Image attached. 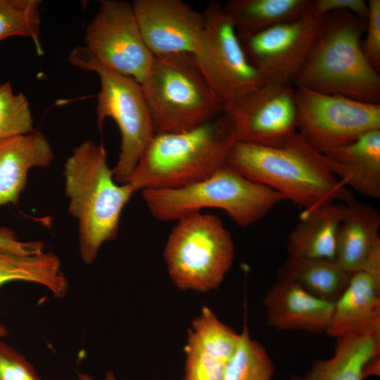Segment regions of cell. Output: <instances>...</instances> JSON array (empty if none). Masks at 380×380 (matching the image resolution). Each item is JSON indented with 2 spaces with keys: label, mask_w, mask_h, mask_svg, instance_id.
Returning <instances> with one entry per match:
<instances>
[{
  "label": "cell",
  "mask_w": 380,
  "mask_h": 380,
  "mask_svg": "<svg viewBox=\"0 0 380 380\" xmlns=\"http://www.w3.org/2000/svg\"><path fill=\"white\" fill-rule=\"evenodd\" d=\"M227 163L304 210L327 203L353 200L352 191L329 170L323 154L298 132L279 147L235 141Z\"/></svg>",
  "instance_id": "cell-1"
},
{
  "label": "cell",
  "mask_w": 380,
  "mask_h": 380,
  "mask_svg": "<svg viewBox=\"0 0 380 380\" xmlns=\"http://www.w3.org/2000/svg\"><path fill=\"white\" fill-rule=\"evenodd\" d=\"M63 175L68 211L79 222L80 258L90 265L103 243L117 237L121 213L135 191L115 181L103 144L89 139L74 148Z\"/></svg>",
  "instance_id": "cell-2"
},
{
  "label": "cell",
  "mask_w": 380,
  "mask_h": 380,
  "mask_svg": "<svg viewBox=\"0 0 380 380\" xmlns=\"http://www.w3.org/2000/svg\"><path fill=\"white\" fill-rule=\"evenodd\" d=\"M235 141L232 121L224 110L194 129L155 134L127 183L135 192L191 185L225 165Z\"/></svg>",
  "instance_id": "cell-3"
},
{
  "label": "cell",
  "mask_w": 380,
  "mask_h": 380,
  "mask_svg": "<svg viewBox=\"0 0 380 380\" xmlns=\"http://www.w3.org/2000/svg\"><path fill=\"white\" fill-rule=\"evenodd\" d=\"M366 24L348 11L327 14L294 80L296 87L380 104L379 73L360 46Z\"/></svg>",
  "instance_id": "cell-4"
},
{
  "label": "cell",
  "mask_w": 380,
  "mask_h": 380,
  "mask_svg": "<svg viewBox=\"0 0 380 380\" xmlns=\"http://www.w3.org/2000/svg\"><path fill=\"white\" fill-rule=\"evenodd\" d=\"M141 195L150 213L160 221H177L203 208H215L224 210L241 227L255 224L284 200L276 191L249 179L227 163L191 185L144 189Z\"/></svg>",
  "instance_id": "cell-5"
},
{
  "label": "cell",
  "mask_w": 380,
  "mask_h": 380,
  "mask_svg": "<svg viewBox=\"0 0 380 380\" xmlns=\"http://www.w3.org/2000/svg\"><path fill=\"white\" fill-rule=\"evenodd\" d=\"M140 84L155 134L185 132L224 111L191 53L155 56Z\"/></svg>",
  "instance_id": "cell-6"
},
{
  "label": "cell",
  "mask_w": 380,
  "mask_h": 380,
  "mask_svg": "<svg viewBox=\"0 0 380 380\" xmlns=\"http://www.w3.org/2000/svg\"><path fill=\"white\" fill-rule=\"evenodd\" d=\"M163 257L176 287L205 293L223 281L233 263L234 244L217 216L194 213L177 220Z\"/></svg>",
  "instance_id": "cell-7"
},
{
  "label": "cell",
  "mask_w": 380,
  "mask_h": 380,
  "mask_svg": "<svg viewBox=\"0 0 380 380\" xmlns=\"http://www.w3.org/2000/svg\"><path fill=\"white\" fill-rule=\"evenodd\" d=\"M68 61L72 65L94 72L99 77L96 126L101 132L106 118L116 122L121 144L118 163L113 169V177L117 183L126 184L155 134L141 84L104 66L84 46L73 49Z\"/></svg>",
  "instance_id": "cell-8"
},
{
  "label": "cell",
  "mask_w": 380,
  "mask_h": 380,
  "mask_svg": "<svg viewBox=\"0 0 380 380\" xmlns=\"http://www.w3.org/2000/svg\"><path fill=\"white\" fill-rule=\"evenodd\" d=\"M203 14V31L193 55L212 93L224 106L267 81L248 61L223 6L211 1Z\"/></svg>",
  "instance_id": "cell-9"
},
{
  "label": "cell",
  "mask_w": 380,
  "mask_h": 380,
  "mask_svg": "<svg viewBox=\"0 0 380 380\" xmlns=\"http://www.w3.org/2000/svg\"><path fill=\"white\" fill-rule=\"evenodd\" d=\"M296 128L315 151L325 152L380 129V104L296 88Z\"/></svg>",
  "instance_id": "cell-10"
},
{
  "label": "cell",
  "mask_w": 380,
  "mask_h": 380,
  "mask_svg": "<svg viewBox=\"0 0 380 380\" xmlns=\"http://www.w3.org/2000/svg\"><path fill=\"white\" fill-rule=\"evenodd\" d=\"M84 42L101 64L139 84L155 58L142 38L132 3L122 0L100 1L86 27Z\"/></svg>",
  "instance_id": "cell-11"
},
{
  "label": "cell",
  "mask_w": 380,
  "mask_h": 380,
  "mask_svg": "<svg viewBox=\"0 0 380 380\" xmlns=\"http://www.w3.org/2000/svg\"><path fill=\"white\" fill-rule=\"evenodd\" d=\"M236 141L279 147L297 133L296 89L291 84L265 82L224 106Z\"/></svg>",
  "instance_id": "cell-12"
},
{
  "label": "cell",
  "mask_w": 380,
  "mask_h": 380,
  "mask_svg": "<svg viewBox=\"0 0 380 380\" xmlns=\"http://www.w3.org/2000/svg\"><path fill=\"white\" fill-rule=\"evenodd\" d=\"M324 17L311 8L296 20L241 42L248 61L265 81L291 84L305 61Z\"/></svg>",
  "instance_id": "cell-13"
},
{
  "label": "cell",
  "mask_w": 380,
  "mask_h": 380,
  "mask_svg": "<svg viewBox=\"0 0 380 380\" xmlns=\"http://www.w3.org/2000/svg\"><path fill=\"white\" fill-rule=\"evenodd\" d=\"M132 5L142 38L155 56L194 53L203 31V13L181 0H135Z\"/></svg>",
  "instance_id": "cell-14"
},
{
  "label": "cell",
  "mask_w": 380,
  "mask_h": 380,
  "mask_svg": "<svg viewBox=\"0 0 380 380\" xmlns=\"http://www.w3.org/2000/svg\"><path fill=\"white\" fill-rule=\"evenodd\" d=\"M269 327L279 331L325 333L334 303L317 298L298 285L277 280L263 299Z\"/></svg>",
  "instance_id": "cell-15"
},
{
  "label": "cell",
  "mask_w": 380,
  "mask_h": 380,
  "mask_svg": "<svg viewBox=\"0 0 380 380\" xmlns=\"http://www.w3.org/2000/svg\"><path fill=\"white\" fill-rule=\"evenodd\" d=\"M54 154L45 134L39 130L0 141V207L17 205L33 167H49Z\"/></svg>",
  "instance_id": "cell-16"
},
{
  "label": "cell",
  "mask_w": 380,
  "mask_h": 380,
  "mask_svg": "<svg viewBox=\"0 0 380 380\" xmlns=\"http://www.w3.org/2000/svg\"><path fill=\"white\" fill-rule=\"evenodd\" d=\"M323 156L329 170L346 187L365 196L380 197V129L367 132Z\"/></svg>",
  "instance_id": "cell-17"
},
{
  "label": "cell",
  "mask_w": 380,
  "mask_h": 380,
  "mask_svg": "<svg viewBox=\"0 0 380 380\" xmlns=\"http://www.w3.org/2000/svg\"><path fill=\"white\" fill-rule=\"evenodd\" d=\"M380 327V277L362 270L351 274L325 333L334 338Z\"/></svg>",
  "instance_id": "cell-18"
},
{
  "label": "cell",
  "mask_w": 380,
  "mask_h": 380,
  "mask_svg": "<svg viewBox=\"0 0 380 380\" xmlns=\"http://www.w3.org/2000/svg\"><path fill=\"white\" fill-rule=\"evenodd\" d=\"M380 214L372 205L353 200L346 212L336 236L335 261L353 274L362 271L380 247Z\"/></svg>",
  "instance_id": "cell-19"
},
{
  "label": "cell",
  "mask_w": 380,
  "mask_h": 380,
  "mask_svg": "<svg viewBox=\"0 0 380 380\" xmlns=\"http://www.w3.org/2000/svg\"><path fill=\"white\" fill-rule=\"evenodd\" d=\"M346 203L330 202L303 210L287 238L289 255L334 260L336 236Z\"/></svg>",
  "instance_id": "cell-20"
},
{
  "label": "cell",
  "mask_w": 380,
  "mask_h": 380,
  "mask_svg": "<svg viewBox=\"0 0 380 380\" xmlns=\"http://www.w3.org/2000/svg\"><path fill=\"white\" fill-rule=\"evenodd\" d=\"M311 8L312 0H231L223 6L241 42L296 20Z\"/></svg>",
  "instance_id": "cell-21"
},
{
  "label": "cell",
  "mask_w": 380,
  "mask_h": 380,
  "mask_svg": "<svg viewBox=\"0 0 380 380\" xmlns=\"http://www.w3.org/2000/svg\"><path fill=\"white\" fill-rule=\"evenodd\" d=\"M351 274L335 261L289 255L278 268L277 280L293 283L310 294L334 303L347 287Z\"/></svg>",
  "instance_id": "cell-22"
},
{
  "label": "cell",
  "mask_w": 380,
  "mask_h": 380,
  "mask_svg": "<svg viewBox=\"0 0 380 380\" xmlns=\"http://www.w3.org/2000/svg\"><path fill=\"white\" fill-rule=\"evenodd\" d=\"M15 281L41 285L58 299L66 296L69 287L54 253L25 255L0 247V286Z\"/></svg>",
  "instance_id": "cell-23"
},
{
  "label": "cell",
  "mask_w": 380,
  "mask_h": 380,
  "mask_svg": "<svg viewBox=\"0 0 380 380\" xmlns=\"http://www.w3.org/2000/svg\"><path fill=\"white\" fill-rule=\"evenodd\" d=\"M274 367L266 348L250 336L245 324L227 362L223 380H274Z\"/></svg>",
  "instance_id": "cell-24"
},
{
  "label": "cell",
  "mask_w": 380,
  "mask_h": 380,
  "mask_svg": "<svg viewBox=\"0 0 380 380\" xmlns=\"http://www.w3.org/2000/svg\"><path fill=\"white\" fill-rule=\"evenodd\" d=\"M239 338L232 328L222 322L208 306L191 322L187 341L227 362L233 355Z\"/></svg>",
  "instance_id": "cell-25"
},
{
  "label": "cell",
  "mask_w": 380,
  "mask_h": 380,
  "mask_svg": "<svg viewBox=\"0 0 380 380\" xmlns=\"http://www.w3.org/2000/svg\"><path fill=\"white\" fill-rule=\"evenodd\" d=\"M41 4L39 0H0V42L11 37L30 38L37 53L42 56Z\"/></svg>",
  "instance_id": "cell-26"
},
{
  "label": "cell",
  "mask_w": 380,
  "mask_h": 380,
  "mask_svg": "<svg viewBox=\"0 0 380 380\" xmlns=\"http://www.w3.org/2000/svg\"><path fill=\"white\" fill-rule=\"evenodd\" d=\"M33 125L27 97L15 94L8 81L0 84V141L29 134Z\"/></svg>",
  "instance_id": "cell-27"
},
{
  "label": "cell",
  "mask_w": 380,
  "mask_h": 380,
  "mask_svg": "<svg viewBox=\"0 0 380 380\" xmlns=\"http://www.w3.org/2000/svg\"><path fill=\"white\" fill-rule=\"evenodd\" d=\"M365 361L359 355L338 351L328 359L315 360L303 375H293L291 380H363Z\"/></svg>",
  "instance_id": "cell-28"
},
{
  "label": "cell",
  "mask_w": 380,
  "mask_h": 380,
  "mask_svg": "<svg viewBox=\"0 0 380 380\" xmlns=\"http://www.w3.org/2000/svg\"><path fill=\"white\" fill-rule=\"evenodd\" d=\"M185 363L182 380H223L227 362L196 345L186 341Z\"/></svg>",
  "instance_id": "cell-29"
},
{
  "label": "cell",
  "mask_w": 380,
  "mask_h": 380,
  "mask_svg": "<svg viewBox=\"0 0 380 380\" xmlns=\"http://www.w3.org/2000/svg\"><path fill=\"white\" fill-rule=\"evenodd\" d=\"M0 380L43 379L22 353L0 340Z\"/></svg>",
  "instance_id": "cell-30"
},
{
  "label": "cell",
  "mask_w": 380,
  "mask_h": 380,
  "mask_svg": "<svg viewBox=\"0 0 380 380\" xmlns=\"http://www.w3.org/2000/svg\"><path fill=\"white\" fill-rule=\"evenodd\" d=\"M365 37L361 40V50L369 64L380 70V0H369Z\"/></svg>",
  "instance_id": "cell-31"
},
{
  "label": "cell",
  "mask_w": 380,
  "mask_h": 380,
  "mask_svg": "<svg viewBox=\"0 0 380 380\" xmlns=\"http://www.w3.org/2000/svg\"><path fill=\"white\" fill-rule=\"evenodd\" d=\"M312 11L317 15H326L336 11H348L366 20L368 15V4L365 0H314Z\"/></svg>",
  "instance_id": "cell-32"
},
{
  "label": "cell",
  "mask_w": 380,
  "mask_h": 380,
  "mask_svg": "<svg viewBox=\"0 0 380 380\" xmlns=\"http://www.w3.org/2000/svg\"><path fill=\"white\" fill-rule=\"evenodd\" d=\"M0 247L21 255H30L43 253L44 243L40 241H19L11 229L0 227Z\"/></svg>",
  "instance_id": "cell-33"
},
{
  "label": "cell",
  "mask_w": 380,
  "mask_h": 380,
  "mask_svg": "<svg viewBox=\"0 0 380 380\" xmlns=\"http://www.w3.org/2000/svg\"><path fill=\"white\" fill-rule=\"evenodd\" d=\"M77 377L79 380H94V379L87 373L78 372ZM104 380H117L113 371H108Z\"/></svg>",
  "instance_id": "cell-34"
},
{
  "label": "cell",
  "mask_w": 380,
  "mask_h": 380,
  "mask_svg": "<svg viewBox=\"0 0 380 380\" xmlns=\"http://www.w3.org/2000/svg\"><path fill=\"white\" fill-rule=\"evenodd\" d=\"M8 334V329L6 326L0 322V338L6 337Z\"/></svg>",
  "instance_id": "cell-35"
}]
</instances>
